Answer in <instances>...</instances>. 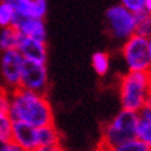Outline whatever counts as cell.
<instances>
[{
    "instance_id": "23",
    "label": "cell",
    "mask_w": 151,
    "mask_h": 151,
    "mask_svg": "<svg viewBox=\"0 0 151 151\" xmlns=\"http://www.w3.org/2000/svg\"><path fill=\"white\" fill-rule=\"evenodd\" d=\"M3 151H24L20 146L17 145V144H15L14 141H8L5 144V146H4V149H3Z\"/></svg>"
},
{
    "instance_id": "16",
    "label": "cell",
    "mask_w": 151,
    "mask_h": 151,
    "mask_svg": "<svg viewBox=\"0 0 151 151\" xmlns=\"http://www.w3.org/2000/svg\"><path fill=\"white\" fill-rule=\"evenodd\" d=\"M14 120L11 119L10 114L6 111L0 110V137L5 141L11 140V131Z\"/></svg>"
},
{
    "instance_id": "13",
    "label": "cell",
    "mask_w": 151,
    "mask_h": 151,
    "mask_svg": "<svg viewBox=\"0 0 151 151\" xmlns=\"http://www.w3.org/2000/svg\"><path fill=\"white\" fill-rule=\"evenodd\" d=\"M109 66H110V58H109V55L106 52L98 51L96 53H93L92 67L98 76H100V77L106 76V73L109 72Z\"/></svg>"
},
{
    "instance_id": "1",
    "label": "cell",
    "mask_w": 151,
    "mask_h": 151,
    "mask_svg": "<svg viewBox=\"0 0 151 151\" xmlns=\"http://www.w3.org/2000/svg\"><path fill=\"white\" fill-rule=\"evenodd\" d=\"M9 114L14 122H24L35 128L53 124V110L46 94L22 87L11 91Z\"/></svg>"
},
{
    "instance_id": "24",
    "label": "cell",
    "mask_w": 151,
    "mask_h": 151,
    "mask_svg": "<svg viewBox=\"0 0 151 151\" xmlns=\"http://www.w3.org/2000/svg\"><path fill=\"white\" fill-rule=\"evenodd\" d=\"M35 151H66L62 145H55V146H39Z\"/></svg>"
},
{
    "instance_id": "10",
    "label": "cell",
    "mask_w": 151,
    "mask_h": 151,
    "mask_svg": "<svg viewBox=\"0 0 151 151\" xmlns=\"http://www.w3.org/2000/svg\"><path fill=\"white\" fill-rule=\"evenodd\" d=\"M17 51L21 53L24 60L46 63L47 61V46L46 42L35 40L32 37L21 36Z\"/></svg>"
},
{
    "instance_id": "26",
    "label": "cell",
    "mask_w": 151,
    "mask_h": 151,
    "mask_svg": "<svg viewBox=\"0 0 151 151\" xmlns=\"http://www.w3.org/2000/svg\"><path fill=\"white\" fill-rule=\"evenodd\" d=\"M94 151H110V150H109V149H106V147H103V146L98 145V146H97V149L94 150Z\"/></svg>"
},
{
    "instance_id": "4",
    "label": "cell",
    "mask_w": 151,
    "mask_h": 151,
    "mask_svg": "<svg viewBox=\"0 0 151 151\" xmlns=\"http://www.w3.org/2000/svg\"><path fill=\"white\" fill-rule=\"evenodd\" d=\"M105 26L111 39L125 42L136 34V15L122 4L113 5L105 12Z\"/></svg>"
},
{
    "instance_id": "11",
    "label": "cell",
    "mask_w": 151,
    "mask_h": 151,
    "mask_svg": "<svg viewBox=\"0 0 151 151\" xmlns=\"http://www.w3.org/2000/svg\"><path fill=\"white\" fill-rule=\"evenodd\" d=\"M37 137L40 146H55L61 145L62 136L55 124H48L45 127L37 128Z\"/></svg>"
},
{
    "instance_id": "8",
    "label": "cell",
    "mask_w": 151,
    "mask_h": 151,
    "mask_svg": "<svg viewBox=\"0 0 151 151\" xmlns=\"http://www.w3.org/2000/svg\"><path fill=\"white\" fill-rule=\"evenodd\" d=\"M11 26L15 27L22 36L32 37L42 42H46L47 40V31L43 19H35L25 14L15 12Z\"/></svg>"
},
{
    "instance_id": "28",
    "label": "cell",
    "mask_w": 151,
    "mask_h": 151,
    "mask_svg": "<svg viewBox=\"0 0 151 151\" xmlns=\"http://www.w3.org/2000/svg\"><path fill=\"white\" fill-rule=\"evenodd\" d=\"M149 48H150V57H151V36L149 37Z\"/></svg>"
},
{
    "instance_id": "18",
    "label": "cell",
    "mask_w": 151,
    "mask_h": 151,
    "mask_svg": "<svg viewBox=\"0 0 151 151\" xmlns=\"http://www.w3.org/2000/svg\"><path fill=\"white\" fill-rule=\"evenodd\" d=\"M15 9L11 5L0 1V27H8L12 25L15 16Z\"/></svg>"
},
{
    "instance_id": "21",
    "label": "cell",
    "mask_w": 151,
    "mask_h": 151,
    "mask_svg": "<svg viewBox=\"0 0 151 151\" xmlns=\"http://www.w3.org/2000/svg\"><path fill=\"white\" fill-rule=\"evenodd\" d=\"M145 1L146 0H120V4L129 11L137 14L145 10Z\"/></svg>"
},
{
    "instance_id": "12",
    "label": "cell",
    "mask_w": 151,
    "mask_h": 151,
    "mask_svg": "<svg viewBox=\"0 0 151 151\" xmlns=\"http://www.w3.org/2000/svg\"><path fill=\"white\" fill-rule=\"evenodd\" d=\"M21 34L12 27H3L0 31V50L1 51H8V50H17V46L21 40Z\"/></svg>"
},
{
    "instance_id": "6",
    "label": "cell",
    "mask_w": 151,
    "mask_h": 151,
    "mask_svg": "<svg viewBox=\"0 0 151 151\" xmlns=\"http://www.w3.org/2000/svg\"><path fill=\"white\" fill-rule=\"evenodd\" d=\"M20 87L46 94L48 89V73L46 63L25 60L21 72Z\"/></svg>"
},
{
    "instance_id": "7",
    "label": "cell",
    "mask_w": 151,
    "mask_h": 151,
    "mask_svg": "<svg viewBox=\"0 0 151 151\" xmlns=\"http://www.w3.org/2000/svg\"><path fill=\"white\" fill-rule=\"evenodd\" d=\"M24 61V57L17 50H8L1 53V58H0L1 74L6 88H9L10 91L20 87Z\"/></svg>"
},
{
    "instance_id": "20",
    "label": "cell",
    "mask_w": 151,
    "mask_h": 151,
    "mask_svg": "<svg viewBox=\"0 0 151 151\" xmlns=\"http://www.w3.org/2000/svg\"><path fill=\"white\" fill-rule=\"evenodd\" d=\"M47 12V1L46 0H34L31 6L30 16L35 19H43Z\"/></svg>"
},
{
    "instance_id": "2",
    "label": "cell",
    "mask_w": 151,
    "mask_h": 151,
    "mask_svg": "<svg viewBox=\"0 0 151 151\" xmlns=\"http://www.w3.org/2000/svg\"><path fill=\"white\" fill-rule=\"evenodd\" d=\"M122 108L139 113L151 98V71H128L119 82Z\"/></svg>"
},
{
    "instance_id": "27",
    "label": "cell",
    "mask_w": 151,
    "mask_h": 151,
    "mask_svg": "<svg viewBox=\"0 0 151 151\" xmlns=\"http://www.w3.org/2000/svg\"><path fill=\"white\" fill-rule=\"evenodd\" d=\"M6 142H8V141H5V140H3L1 137H0V151H3V149H4V146H5Z\"/></svg>"
},
{
    "instance_id": "25",
    "label": "cell",
    "mask_w": 151,
    "mask_h": 151,
    "mask_svg": "<svg viewBox=\"0 0 151 151\" xmlns=\"http://www.w3.org/2000/svg\"><path fill=\"white\" fill-rule=\"evenodd\" d=\"M145 10L151 14V0H146L145 1Z\"/></svg>"
},
{
    "instance_id": "19",
    "label": "cell",
    "mask_w": 151,
    "mask_h": 151,
    "mask_svg": "<svg viewBox=\"0 0 151 151\" xmlns=\"http://www.w3.org/2000/svg\"><path fill=\"white\" fill-rule=\"evenodd\" d=\"M0 1L11 5L16 12H20V14H25V15L30 16L31 6H32L34 0H0Z\"/></svg>"
},
{
    "instance_id": "9",
    "label": "cell",
    "mask_w": 151,
    "mask_h": 151,
    "mask_svg": "<svg viewBox=\"0 0 151 151\" xmlns=\"http://www.w3.org/2000/svg\"><path fill=\"white\" fill-rule=\"evenodd\" d=\"M11 141L17 144L24 151H35L40 146L39 137H37V128L24 122H14Z\"/></svg>"
},
{
    "instance_id": "14",
    "label": "cell",
    "mask_w": 151,
    "mask_h": 151,
    "mask_svg": "<svg viewBox=\"0 0 151 151\" xmlns=\"http://www.w3.org/2000/svg\"><path fill=\"white\" fill-rule=\"evenodd\" d=\"M136 15V34L149 37L151 36V14L144 10Z\"/></svg>"
},
{
    "instance_id": "17",
    "label": "cell",
    "mask_w": 151,
    "mask_h": 151,
    "mask_svg": "<svg viewBox=\"0 0 151 151\" xmlns=\"http://www.w3.org/2000/svg\"><path fill=\"white\" fill-rule=\"evenodd\" d=\"M136 137L144 141L145 144L151 147V120L149 119L139 118V123H137V131Z\"/></svg>"
},
{
    "instance_id": "3",
    "label": "cell",
    "mask_w": 151,
    "mask_h": 151,
    "mask_svg": "<svg viewBox=\"0 0 151 151\" xmlns=\"http://www.w3.org/2000/svg\"><path fill=\"white\" fill-rule=\"evenodd\" d=\"M139 113L122 108L115 116L103 124L98 145L111 149L136 137Z\"/></svg>"
},
{
    "instance_id": "15",
    "label": "cell",
    "mask_w": 151,
    "mask_h": 151,
    "mask_svg": "<svg viewBox=\"0 0 151 151\" xmlns=\"http://www.w3.org/2000/svg\"><path fill=\"white\" fill-rule=\"evenodd\" d=\"M110 151H151V147L145 144L144 141H141L140 139H131L129 141H125L123 144L118 146H114L109 149Z\"/></svg>"
},
{
    "instance_id": "22",
    "label": "cell",
    "mask_w": 151,
    "mask_h": 151,
    "mask_svg": "<svg viewBox=\"0 0 151 151\" xmlns=\"http://www.w3.org/2000/svg\"><path fill=\"white\" fill-rule=\"evenodd\" d=\"M11 105V91L9 88H0V110L9 113Z\"/></svg>"
},
{
    "instance_id": "29",
    "label": "cell",
    "mask_w": 151,
    "mask_h": 151,
    "mask_svg": "<svg viewBox=\"0 0 151 151\" xmlns=\"http://www.w3.org/2000/svg\"><path fill=\"white\" fill-rule=\"evenodd\" d=\"M147 104H150V105H151V98H150V100H149V103H147Z\"/></svg>"
},
{
    "instance_id": "5",
    "label": "cell",
    "mask_w": 151,
    "mask_h": 151,
    "mask_svg": "<svg viewBox=\"0 0 151 151\" xmlns=\"http://www.w3.org/2000/svg\"><path fill=\"white\" fill-rule=\"evenodd\" d=\"M122 55L131 72H150L151 71V57L149 48V39L141 35H133L124 42Z\"/></svg>"
}]
</instances>
